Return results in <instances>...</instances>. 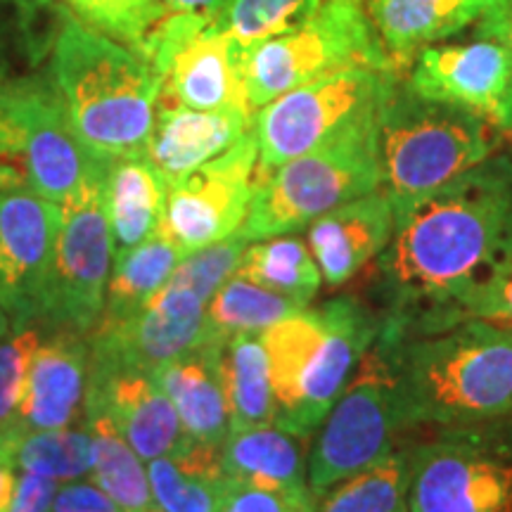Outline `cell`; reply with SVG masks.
Listing matches in <instances>:
<instances>
[{
    "label": "cell",
    "mask_w": 512,
    "mask_h": 512,
    "mask_svg": "<svg viewBox=\"0 0 512 512\" xmlns=\"http://www.w3.org/2000/svg\"><path fill=\"white\" fill-rule=\"evenodd\" d=\"M207 302L185 287L164 285L131 316L100 320L88 332V373H155L202 344Z\"/></svg>",
    "instance_id": "cell-15"
},
{
    "label": "cell",
    "mask_w": 512,
    "mask_h": 512,
    "mask_svg": "<svg viewBox=\"0 0 512 512\" xmlns=\"http://www.w3.org/2000/svg\"><path fill=\"white\" fill-rule=\"evenodd\" d=\"M12 489H15V470L10 465L0 463V512L10 510Z\"/></svg>",
    "instance_id": "cell-44"
},
{
    "label": "cell",
    "mask_w": 512,
    "mask_h": 512,
    "mask_svg": "<svg viewBox=\"0 0 512 512\" xmlns=\"http://www.w3.org/2000/svg\"><path fill=\"white\" fill-rule=\"evenodd\" d=\"M112 256L114 235L100 178L62 204L60 240L41 318L57 330L88 335L105 311Z\"/></svg>",
    "instance_id": "cell-13"
},
{
    "label": "cell",
    "mask_w": 512,
    "mask_h": 512,
    "mask_svg": "<svg viewBox=\"0 0 512 512\" xmlns=\"http://www.w3.org/2000/svg\"><path fill=\"white\" fill-rule=\"evenodd\" d=\"M88 335L74 330H57L41 339L29 368L24 401L5 430L36 432L60 430L86 413L88 384Z\"/></svg>",
    "instance_id": "cell-19"
},
{
    "label": "cell",
    "mask_w": 512,
    "mask_h": 512,
    "mask_svg": "<svg viewBox=\"0 0 512 512\" xmlns=\"http://www.w3.org/2000/svg\"><path fill=\"white\" fill-rule=\"evenodd\" d=\"M183 256L181 247L166 233L164 226L140 245L119 249L100 320H121L143 309L169 283L171 273L176 271Z\"/></svg>",
    "instance_id": "cell-27"
},
{
    "label": "cell",
    "mask_w": 512,
    "mask_h": 512,
    "mask_svg": "<svg viewBox=\"0 0 512 512\" xmlns=\"http://www.w3.org/2000/svg\"><path fill=\"white\" fill-rule=\"evenodd\" d=\"M304 306H299L283 294L266 290L252 280L233 275L207 304L204 316V342L226 344L230 337L261 335V332L292 316Z\"/></svg>",
    "instance_id": "cell-32"
},
{
    "label": "cell",
    "mask_w": 512,
    "mask_h": 512,
    "mask_svg": "<svg viewBox=\"0 0 512 512\" xmlns=\"http://www.w3.org/2000/svg\"><path fill=\"white\" fill-rule=\"evenodd\" d=\"M394 235V207L384 190L351 200L309 226V249L330 287L347 285L387 249Z\"/></svg>",
    "instance_id": "cell-21"
},
{
    "label": "cell",
    "mask_w": 512,
    "mask_h": 512,
    "mask_svg": "<svg viewBox=\"0 0 512 512\" xmlns=\"http://www.w3.org/2000/svg\"><path fill=\"white\" fill-rule=\"evenodd\" d=\"M76 19L102 31L133 50H143L145 41L169 15L164 0H64Z\"/></svg>",
    "instance_id": "cell-35"
},
{
    "label": "cell",
    "mask_w": 512,
    "mask_h": 512,
    "mask_svg": "<svg viewBox=\"0 0 512 512\" xmlns=\"http://www.w3.org/2000/svg\"><path fill=\"white\" fill-rule=\"evenodd\" d=\"M166 195L169 183L145 155L110 159L102 176V202L114 245L128 249L155 235L164 223Z\"/></svg>",
    "instance_id": "cell-25"
},
{
    "label": "cell",
    "mask_w": 512,
    "mask_h": 512,
    "mask_svg": "<svg viewBox=\"0 0 512 512\" xmlns=\"http://www.w3.org/2000/svg\"><path fill=\"white\" fill-rule=\"evenodd\" d=\"M219 512H316V496L280 494L235 484Z\"/></svg>",
    "instance_id": "cell-38"
},
{
    "label": "cell",
    "mask_w": 512,
    "mask_h": 512,
    "mask_svg": "<svg viewBox=\"0 0 512 512\" xmlns=\"http://www.w3.org/2000/svg\"><path fill=\"white\" fill-rule=\"evenodd\" d=\"M247 245L249 242L245 240V235L235 233L226 240L216 242V245L185 254L178 261L176 271L171 273L166 285L185 287V290L200 294L204 302L209 304V299L238 273L240 259L245 254Z\"/></svg>",
    "instance_id": "cell-36"
},
{
    "label": "cell",
    "mask_w": 512,
    "mask_h": 512,
    "mask_svg": "<svg viewBox=\"0 0 512 512\" xmlns=\"http://www.w3.org/2000/svg\"><path fill=\"white\" fill-rule=\"evenodd\" d=\"M235 275L283 294L299 306H309L323 285L309 242L294 235H278L247 245Z\"/></svg>",
    "instance_id": "cell-30"
},
{
    "label": "cell",
    "mask_w": 512,
    "mask_h": 512,
    "mask_svg": "<svg viewBox=\"0 0 512 512\" xmlns=\"http://www.w3.org/2000/svg\"><path fill=\"white\" fill-rule=\"evenodd\" d=\"M304 441L275 425L230 432L221 446V465L233 484L280 494H311Z\"/></svg>",
    "instance_id": "cell-24"
},
{
    "label": "cell",
    "mask_w": 512,
    "mask_h": 512,
    "mask_svg": "<svg viewBox=\"0 0 512 512\" xmlns=\"http://www.w3.org/2000/svg\"><path fill=\"white\" fill-rule=\"evenodd\" d=\"M53 83L95 157H143L164 76L138 50L67 17L53 50Z\"/></svg>",
    "instance_id": "cell-3"
},
{
    "label": "cell",
    "mask_w": 512,
    "mask_h": 512,
    "mask_svg": "<svg viewBox=\"0 0 512 512\" xmlns=\"http://www.w3.org/2000/svg\"><path fill=\"white\" fill-rule=\"evenodd\" d=\"M403 83L427 100L463 107L510 133L512 55L494 38L432 43L413 57Z\"/></svg>",
    "instance_id": "cell-16"
},
{
    "label": "cell",
    "mask_w": 512,
    "mask_h": 512,
    "mask_svg": "<svg viewBox=\"0 0 512 512\" xmlns=\"http://www.w3.org/2000/svg\"><path fill=\"white\" fill-rule=\"evenodd\" d=\"M41 344V332L24 325L12 335L0 339V432L12 425L27 392L29 368Z\"/></svg>",
    "instance_id": "cell-37"
},
{
    "label": "cell",
    "mask_w": 512,
    "mask_h": 512,
    "mask_svg": "<svg viewBox=\"0 0 512 512\" xmlns=\"http://www.w3.org/2000/svg\"><path fill=\"white\" fill-rule=\"evenodd\" d=\"M325 0H223L216 22L245 48L304 24Z\"/></svg>",
    "instance_id": "cell-34"
},
{
    "label": "cell",
    "mask_w": 512,
    "mask_h": 512,
    "mask_svg": "<svg viewBox=\"0 0 512 512\" xmlns=\"http://www.w3.org/2000/svg\"><path fill=\"white\" fill-rule=\"evenodd\" d=\"M112 420L140 458L155 460L181 451L188 444L174 403L152 373H88L86 418Z\"/></svg>",
    "instance_id": "cell-18"
},
{
    "label": "cell",
    "mask_w": 512,
    "mask_h": 512,
    "mask_svg": "<svg viewBox=\"0 0 512 512\" xmlns=\"http://www.w3.org/2000/svg\"><path fill=\"white\" fill-rule=\"evenodd\" d=\"M505 131L463 107L427 100L399 81L377 117L382 190L401 204L496 155Z\"/></svg>",
    "instance_id": "cell-5"
},
{
    "label": "cell",
    "mask_w": 512,
    "mask_h": 512,
    "mask_svg": "<svg viewBox=\"0 0 512 512\" xmlns=\"http://www.w3.org/2000/svg\"><path fill=\"white\" fill-rule=\"evenodd\" d=\"M347 64L396 69L384 53L363 0H325L304 24L247 50L249 107L261 110L280 95Z\"/></svg>",
    "instance_id": "cell-9"
},
{
    "label": "cell",
    "mask_w": 512,
    "mask_h": 512,
    "mask_svg": "<svg viewBox=\"0 0 512 512\" xmlns=\"http://www.w3.org/2000/svg\"><path fill=\"white\" fill-rule=\"evenodd\" d=\"M50 512H124L112 501L98 484L88 482H67L57 489Z\"/></svg>",
    "instance_id": "cell-39"
},
{
    "label": "cell",
    "mask_w": 512,
    "mask_h": 512,
    "mask_svg": "<svg viewBox=\"0 0 512 512\" xmlns=\"http://www.w3.org/2000/svg\"><path fill=\"white\" fill-rule=\"evenodd\" d=\"M491 0H363L389 62L406 74L422 48L470 27Z\"/></svg>",
    "instance_id": "cell-23"
},
{
    "label": "cell",
    "mask_w": 512,
    "mask_h": 512,
    "mask_svg": "<svg viewBox=\"0 0 512 512\" xmlns=\"http://www.w3.org/2000/svg\"><path fill=\"white\" fill-rule=\"evenodd\" d=\"M318 430L306 467L309 489L316 498L399 446L396 441L401 425L394 382L377 344L363 356L361 366Z\"/></svg>",
    "instance_id": "cell-11"
},
{
    "label": "cell",
    "mask_w": 512,
    "mask_h": 512,
    "mask_svg": "<svg viewBox=\"0 0 512 512\" xmlns=\"http://www.w3.org/2000/svg\"><path fill=\"white\" fill-rule=\"evenodd\" d=\"M93 437V482L124 512H162L152 494L143 458L133 451L112 420L86 418Z\"/></svg>",
    "instance_id": "cell-31"
},
{
    "label": "cell",
    "mask_w": 512,
    "mask_h": 512,
    "mask_svg": "<svg viewBox=\"0 0 512 512\" xmlns=\"http://www.w3.org/2000/svg\"><path fill=\"white\" fill-rule=\"evenodd\" d=\"M147 477L162 512H219L235 486L221 465V446L197 441L150 460Z\"/></svg>",
    "instance_id": "cell-26"
},
{
    "label": "cell",
    "mask_w": 512,
    "mask_h": 512,
    "mask_svg": "<svg viewBox=\"0 0 512 512\" xmlns=\"http://www.w3.org/2000/svg\"><path fill=\"white\" fill-rule=\"evenodd\" d=\"M62 228V204L36 195H0V309L15 328L43 316Z\"/></svg>",
    "instance_id": "cell-17"
},
{
    "label": "cell",
    "mask_w": 512,
    "mask_h": 512,
    "mask_svg": "<svg viewBox=\"0 0 512 512\" xmlns=\"http://www.w3.org/2000/svg\"><path fill=\"white\" fill-rule=\"evenodd\" d=\"M411 463V444L396 446L375 465L320 494L316 512H408Z\"/></svg>",
    "instance_id": "cell-33"
},
{
    "label": "cell",
    "mask_w": 512,
    "mask_h": 512,
    "mask_svg": "<svg viewBox=\"0 0 512 512\" xmlns=\"http://www.w3.org/2000/svg\"><path fill=\"white\" fill-rule=\"evenodd\" d=\"M392 373L403 432L512 430V330L482 318L375 339Z\"/></svg>",
    "instance_id": "cell-2"
},
{
    "label": "cell",
    "mask_w": 512,
    "mask_h": 512,
    "mask_svg": "<svg viewBox=\"0 0 512 512\" xmlns=\"http://www.w3.org/2000/svg\"><path fill=\"white\" fill-rule=\"evenodd\" d=\"M223 0H164V5L171 12H197V15H209L219 10Z\"/></svg>",
    "instance_id": "cell-43"
},
{
    "label": "cell",
    "mask_w": 512,
    "mask_h": 512,
    "mask_svg": "<svg viewBox=\"0 0 512 512\" xmlns=\"http://www.w3.org/2000/svg\"><path fill=\"white\" fill-rule=\"evenodd\" d=\"M223 384H226L230 432L266 427L275 422V394L271 366L261 335L230 337L223 347Z\"/></svg>",
    "instance_id": "cell-28"
},
{
    "label": "cell",
    "mask_w": 512,
    "mask_h": 512,
    "mask_svg": "<svg viewBox=\"0 0 512 512\" xmlns=\"http://www.w3.org/2000/svg\"><path fill=\"white\" fill-rule=\"evenodd\" d=\"M223 347L204 342L176 361L157 368L152 377L174 403L183 432L190 441L223 446L230 434L226 384H223Z\"/></svg>",
    "instance_id": "cell-22"
},
{
    "label": "cell",
    "mask_w": 512,
    "mask_h": 512,
    "mask_svg": "<svg viewBox=\"0 0 512 512\" xmlns=\"http://www.w3.org/2000/svg\"><path fill=\"white\" fill-rule=\"evenodd\" d=\"M382 320L354 294L299 309L261 332L271 366L275 427L309 439L380 335Z\"/></svg>",
    "instance_id": "cell-4"
},
{
    "label": "cell",
    "mask_w": 512,
    "mask_h": 512,
    "mask_svg": "<svg viewBox=\"0 0 512 512\" xmlns=\"http://www.w3.org/2000/svg\"><path fill=\"white\" fill-rule=\"evenodd\" d=\"M252 124L254 112L192 110L162 93L145 157L171 185L230 150Z\"/></svg>",
    "instance_id": "cell-20"
},
{
    "label": "cell",
    "mask_w": 512,
    "mask_h": 512,
    "mask_svg": "<svg viewBox=\"0 0 512 512\" xmlns=\"http://www.w3.org/2000/svg\"><path fill=\"white\" fill-rule=\"evenodd\" d=\"M140 55L164 76L162 93L192 110H245V48L214 12H169ZM256 114V112H254Z\"/></svg>",
    "instance_id": "cell-12"
},
{
    "label": "cell",
    "mask_w": 512,
    "mask_h": 512,
    "mask_svg": "<svg viewBox=\"0 0 512 512\" xmlns=\"http://www.w3.org/2000/svg\"><path fill=\"white\" fill-rule=\"evenodd\" d=\"M377 117L356 121L316 150L256 178L252 204L240 233L247 242L292 235L318 216L382 190Z\"/></svg>",
    "instance_id": "cell-7"
},
{
    "label": "cell",
    "mask_w": 512,
    "mask_h": 512,
    "mask_svg": "<svg viewBox=\"0 0 512 512\" xmlns=\"http://www.w3.org/2000/svg\"><path fill=\"white\" fill-rule=\"evenodd\" d=\"M392 207L394 235L370 285L380 335H427L475 316L512 261V155Z\"/></svg>",
    "instance_id": "cell-1"
},
{
    "label": "cell",
    "mask_w": 512,
    "mask_h": 512,
    "mask_svg": "<svg viewBox=\"0 0 512 512\" xmlns=\"http://www.w3.org/2000/svg\"><path fill=\"white\" fill-rule=\"evenodd\" d=\"M259 140L254 124L230 150L169 185L164 230L183 254L240 233L256 188Z\"/></svg>",
    "instance_id": "cell-14"
},
{
    "label": "cell",
    "mask_w": 512,
    "mask_h": 512,
    "mask_svg": "<svg viewBox=\"0 0 512 512\" xmlns=\"http://www.w3.org/2000/svg\"><path fill=\"white\" fill-rule=\"evenodd\" d=\"M57 489H60V482H55V479L31 475V472H19L15 477V489H12L8 512H50L53 510Z\"/></svg>",
    "instance_id": "cell-40"
},
{
    "label": "cell",
    "mask_w": 512,
    "mask_h": 512,
    "mask_svg": "<svg viewBox=\"0 0 512 512\" xmlns=\"http://www.w3.org/2000/svg\"><path fill=\"white\" fill-rule=\"evenodd\" d=\"M105 166L76 136L53 81L22 76L0 83V195L64 204L100 181Z\"/></svg>",
    "instance_id": "cell-6"
},
{
    "label": "cell",
    "mask_w": 512,
    "mask_h": 512,
    "mask_svg": "<svg viewBox=\"0 0 512 512\" xmlns=\"http://www.w3.org/2000/svg\"><path fill=\"white\" fill-rule=\"evenodd\" d=\"M401 79L403 74L392 67L347 64L256 110V178L316 150L356 121L380 112Z\"/></svg>",
    "instance_id": "cell-8"
},
{
    "label": "cell",
    "mask_w": 512,
    "mask_h": 512,
    "mask_svg": "<svg viewBox=\"0 0 512 512\" xmlns=\"http://www.w3.org/2000/svg\"><path fill=\"white\" fill-rule=\"evenodd\" d=\"M472 318L491 320V323L512 330V261L510 266L505 268V273L501 275V280H498L494 290L479 302Z\"/></svg>",
    "instance_id": "cell-41"
},
{
    "label": "cell",
    "mask_w": 512,
    "mask_h": 512,
    "mask_svg": "<svg viewBox=\"0 0 512 512\" xmlns=\"http://www.w3.org/2000/svg\"><path fill=\"white\" fill-rule=\"evenodd\" d=\"M8 328H10V318H8V313H5L3 309H0V339L5 337V332H8Z\"/></svg>",
    "instance_id": "cell-45"
},
{
    "label": "cell",
    "mask_w": 512,
    "mask_h": 512,
    "mask_svg": "<svg viewBox=\"0 0 512 512\" xmlns=\"http://www.w3.org/2000/svg\"><path fill=\"white\" fill-rule=\"evenodd\" d=\"M411 460L408 512H512V430L437 432Z\"/></svg>",
    "instance_id": "cell-10"
},
{
    "label": "cell",
    "mask_w": 512,
    "mask_h": 512,
    "mask_svg": "<svg viewBox=\"0 0 512 512\" xmlns=\"http://www.w3.org/2000/svg\"><path fill=\"white\" fill-rule=\"evenodd\" d=\"M0 463L12 470L74 482L91 475L93 437L88 430H36V432H0Z\"/></svg>",
    "instance_id": "cell-29"
},
{
    "label": "cell",
    "mask_w": 512,
    "mask_h": 512,
    "mask_svg": "<svg viewBox=\"0 0 512 512\" xmlns=\"http://www.w3.org/2000/svg\"><path fill=\"white\" fill-rule=\"evenodd\" d=\"M510 133H512V131H510Z\"/></svg>",
    "instance_id": "cell-46"
},
{
    "label": "cell",
    "mask_w": 512,
    "mask_h": 512,
    "mask_svg": "<svg viewBox=\"0 0 512 512\" xmlns=\"http://www.w3.org/2000/svg\"><path fill=\"white\" fill-rule=\"evenodd\" d=\"M477 36L494 38V41L503 43L512 55V12H484L479 17ZM510 121H512V95H510ZM512 131V124H510Z\"/></svg>",
    "instance_id": "cell-42"
}]
</instances>
